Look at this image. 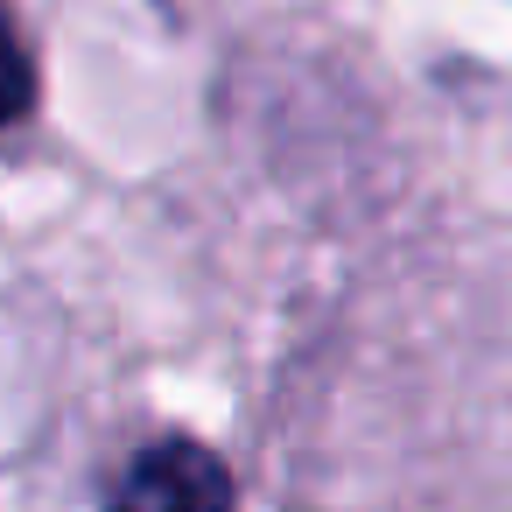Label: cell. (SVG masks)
Segmentation results:
<instances>
[{"label": "cell", "mask_w": 512, "mask_h": 512, "mask_svg": "<svg viewBox=\"0 0 512 512\" xmlns=\"http://www.w3.org/2000/svg\"><path fill=\"white\" fill-rule=\"evenodd\" d=\"M36 106V64H29V43L15 29V15L0 8V127L22 120Z\"/></svg>", "instance_id": "7a4b0ae2"}, {"label": "cell", "mask_w": 512, "mask_h": 512, "mask_svg": "<svg viewBox=\"0 0 512 512\" xmlns=\"http://www.w3.org/2000/svg\"><path fill=\"white\" fill-rule=\"evenodd\" d=\"M113 512H232V470L190 435L148 442L127 463Z\"/></svg>", "instance_id": "6da1fadb"}]
</instances>
